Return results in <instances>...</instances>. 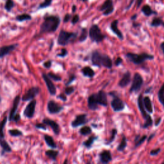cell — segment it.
Returning <instances> with one entry per match:
<instances>
[{
	"instance_id": "obj_17",
	"label": "cell",
	"mask_w": 164,
	"mask_h": 164,
	"mask_svg": "<svg viewBox=\"0 0 164 164\" xmlns=\"http://www.w3.org/2000/svg\"><path fill=\"white\" fill-rule=\"evenodd\" d=\"M18 46V44H14L9 46H5L0 48V58H3L6 55L10 54L11 52L16 49Z\"/></svg>"
},
{
	"instance_id": "obj_13",
	"label": "cell",
	"mask_w": 164,
	"mask_h": 164,
	"mask_svg": "<svg viewBox=\"0 0 164 164\" xmlns=\"http://www.w3.org/2000/svg\"><path fill=\"white\" fill-rule=\"evenodd\" d=\"M42 76L43 80H44V81H45L46 85L47 86L49 94L51 96L56 95L57 88H56L55 85H54V84L51 80V78H49V77L48 76V74H46L45 73H43Z\"/></svg>"
},
{
	"instance_id": "obj_59",
	"label": "cell",
	"mask_w": 164,
	"mask_h": 164,
	"mask_svg": "<svg viewBox=\"0 0 164 164\" xmlns=\"http://www.w3.org/2000/svg\"><path fill=\"white\" fill-rule=\"evenodd\" d=\"M80 1L83 2H87L88 1V0H80Z\"/></svg>"
},
{
	"instance_id": "obj_11",
	"label": "cell",
	"mask_w": 164,
	"mask_h": 164,
	"mask_svg": "<svg viewBox=\"0 0 164 164\" xmlns=\"http://www.w3.org/2000/svg\"><path fill=\"white\" fill-rule=\"evenodd\" d=\"M100 10L103 12L104 16H108L111 14L114 10L113 2L111 0H106L101 6Z\"/></svg>"
},
{
	"instance_id": "obj_49",
	"label": "cell",
	"mask_w": 164,
	"mask_h": 164,
	"mask_svg": "<svg viewBox=\"0 0 164 164\" xmlns=\"http://www.w3.org/2000/svg\"><path fill=\"white\" fill-rule=\"evenodd\" d=\"M57 98L63 101H67V96H66V94L65 93H62V94H59L57 96Z\"/></svg>"
},
{
	"instance_id": "obj_3",
	"label": "cell",
	"mask_w": 164,
	"mask_h": 164,
	"mask_svg": "<svg viewBox=\"0 0 164 164\" xmlns=\"http://www.w3.org/2000/svg\"><path fill=\"white\" fill-rule=\"evenodd\" d=\"M78 36V33L76 32H69L65 30H61L58 36L57 42L61 46H65L68 45L71 41L75 40Z\"/></svg>"
},
{
	"instance_id": "obj_5",
	"label": "cell",
	"mask_w": 164,
	"mask_h": 164,
	"mask_svg": "<svg viewBox=\"0 0 164 164\" xmlns=\"http://www.w3.org/2000/svg\"><path fill=\"white\" fill-rule=\"evenodd\" d=\"M126 57L129 61L135 64H140L144 62L146 60H152L154 58V56L147 53H143L140 55L128 53L126 54Z\"/></svg>"
},
{
	"instance_id": "obj_7",
	"label": "cell",
	"mask_w": 164,
	"mask_h": 164,
	"mask_svg": "<svg viewBox=\"0 0 164 164\" xmlns=\"http://www.w3.org/2000/svg\"><path fill=\"white\" fill-rule=\"evenodd\" d=\"M41 91V88L39 87H33L28 89V91L22 97L21 100L23 101L32 100L37 95L39 94Z\"/></svg>"
},
{
	"instance_id": "obj_32",
	"label": "cell",
	"mask_w": 164,
	"mask_h": 164,
	"mask_svg": "<svg viewBox=\"0 0 164 164\" xmlns=\"http://www.w3.org/2000/svg\"><path fill=\"white\" fill-rule=\"evenodd\" d=\"M15 6V3L13 0H6L5 4V9L6 12H10Z\"/></svg>"
},
{
	"instance_id": "obj_25",
	"label": "cell",
	"mask_w": 164,
	"mask_h": 164,
	"mask_svg": "<svg viewBox=\"0 0 164 164\" xmlns=\"http://www.w3.org/2000/svg\"><path fill=\"white\" fill-rule=\"evenodd\" d=\"M81 72L84 74V76L92 78L95 75V72L94 70L89 66H85L81 69Z\"/></svg>"
},
{
	"instance_id": "obj_39",
	"label": "cell",
	"mask_w": 164,
	"mask_h": 164,
	"mask_svg": "<svg viewBox=\"0 0 164 164\" xmlns=\"http://www.w3.org/2000/svg\"><path fill=\"white\" fill-rule=\"evenodd\" d=\"M48 76L49 77V78H51V80H53L55 81H61L62 80V78L57 75V74H55L53 72H49L48 74Z\"/></svg>"
},
{
	"instance_id": "obj_21",
	"label": "cell",
	"mask_w": 164,
	"mask_h": 164,
	"mask_svg": "<svg viewBox=\"0 0 164 164\" xmlns=\"http://www.w3.org/2000/svg\"><path fill=\"white\" fill-rule=\"evenodd\" d=\"M130 80H131V74L129 71H128L123 75V77L120 80V81H119V85L121 87H125L130 84Z\"/></svg>"
},
{
	"instance_id": "obj_46",
	"label": "cell",
	"mask_w": 164,
	"mask_h": 164,
	"mask_svg": "<svg viewBox=\"0 0 164 164\" xmlns=\"http://www.w3.org/2000/svg\"><path fill=\"white\" fill-rule=\"evenodd\" d=\"M72 19V16L71 14H66L64 17V19H63V22L64 23H68V22Z\"/></svg>"
},
{
	"instance_id": "obj_12",
	"label": "cell",
	"mask_w": 164,
	"mask_h": 164,
	"mask_svg": "<svg viewBox=\"0 0 164 164\" xmlns=\"http://www.w3.org/2000/svg\"><path fill=\"white\" fill-rule=\"evenodd\" d=\"M88 120L87 118V114H80L78 115L75 119L73 120L71 123V126L74 128L79 127L80 126L84 125L88 123Z\"/></svg>"
},
{
	"instance_id": "obj_30",
	"label": "cell",
	"mask_w": 164,
	"mask_h": 164,
	"mask_svg": "<svg viewBox=\"0 0 164 164\" xmlns=\"http://www.w3.org/2000/svg\"><path fill=\"white\" fill-rule=\"evenodd\" d=\"M87 37H88V32L87 28H81V33L79 37V41L80 42H83L85 41L87 39Z\"/></svg>"
},
{
	"instance_id": "obj_33",
	"label": "cell",
	"mask_w": 164,
	"mask_h": 164,
	"mask_svg": "<svg viewBox=\"0 0 164 164\" xmlns=\"http://www.w3.org/2000/svg\"><path fill=\"white\" fill-rule=\"evenodd\" d=\"M142 11H143V12L146 15V16H150L151 14H154V12L152 10L150 6H149L147 5H146L143 7Z\"/></svg>"
},
{
	"instance_id": "obj_9",
	"label": "cell",
	"mask_w": 164,
	"mask_h": 164,
	"mask_svg": "<svg viewBox=\"0 0 164 164\" xmlns=\"http://www.w3.org/2000/svg\"><path fill=\"white\" fill-rule=\"evenodd\" d=\"M36 105H37V101L34 99L29 102L23 111L24 116L28 119H32L35 114Z\"/></svg>"
},
{
	"instance_id": "obj_62",
	"label": "cell",
	"mask_w": 164,
	"mask_h": 164,
	"mask_svg": "<svg viewBox=\"0 0 164 164\" xmlns=\"http://www.w3.org/2000/svg\"><path fill=\"white\" fill-rule=\"evenodd\" d=\"M163 26H164V23H163Z\"/></svg>"
},
{
	"instance_id": "obj_53",
	"label": "cell",
	"mask_w": 164,
	"mask_h": 164,
	"mask_svg": "<svg viewBox=\"0 0 164 164\" xmlns=\"http://www.w3.org/2000/svg\"><path fill=\"white\" fill-rule=\"evenodd\" d=\"M122 61H122V58H120V57H118V58H117L116 61H115V65L119 66V65H120V64L122 63Z\"/></svg>"
},
{
	"instance_id": "obj_45",
	"label": "cell",
	"mask_w": 164,
	"mask_h": 164,
	"mask_svg": "<svg viewBox=\"0 0 164 164\" xmlns=\"http://www.w3.org/2000/svg\"><path fill=\"white\" fill-rule=\"evenodd\" d=\"M79 21H80V16L78 14H75L71 19V23L72 25H76V23H78Z\"/></svg>"
},
{
	"instance_id": "obj_16",
	"label": "cell",
	"mask_w": 164,
	"mask_h": 164,
	"mask_svg": "<svg viewBox=\"0 0 164 164\" xmlns=\"http://www.w3.org/2000/svg\"><path fill=\"white\" fill-rule=\"evenodd\" d=\"M42 123L46 124L47 126H50L55 135H57L60 133V131H61V130H60V126L57 124L56 121L51 120V119H49L48 118H45L42 120Z\"/></svg>"
},
{
	"instance_id": "obj_29",
	"label": "cell",
	"mask_w": 164,
	"mask_h": 164,
	"mask_svg": "<svg viewBox=\"0 0 164 164\" xmlns=\"http://www.w3.org/2000/svg\"><path fill=\"white\" fill-rule=\"evenodd\" d=\"M8 121V117H5L3 120L0 122V139L5 138V133H4V128L6 124V122Z\"/></svg>"
},
{
	"instance_id": "obj_6",
	"label": "cell",
	"mask_w": 164,
	"mask_h": 164,
	"mask_svg": "<svg viewBox=\"0 0 164 164\" xmlns=\"http://www.w3.org/2000/svg\"><path fill=\"white\" fill-rule=\"evenodd\" d=\"M138 106L139 108L140 111H141L142 114H143L144 118L145 119V123L143 126V127L144 128H146L149 126H151L153 124V120L151 117V116L150 115H148L146 112V110H145V107L144 105V100H143V96L140 95L139 97V99H138Z\"/></svg>"
},
{
	"instance_id": "obj_18",
	"label": "cell",
	"mask_w": 164,
	"mask_h": 164,
	"mask_svg": "<svg viewBox=\"0 0 164 164\" xmlns=\"http://www.w3.org/2000/svg\"><path fill=\"white\" fill-rule=\"evenodd\" d=\"M111 106L115 111H119L123 110L124 108V103L121 99H119L117 97H115V98H114V99L111 101Z\"/></svg>"
},
{
	"instance_id": "obj_37",
	"label": "cell",
	"mask_w": 164,
	"mask_h": 164,
	"mask_svg": "<svg viewBox=\"0 0 164 164\" xmlns=\"http://www.w3.org/2000/svg\"><path fill=\"white\" fill-rule=\"evenodd\" d=\"M9 134L12 136V137H19V136H22L23 135V132L21 131L17 130V129H13V130H10L9 131Z\"/></svg>"
},
{
	"instance_id": "obj_57",
	"label": "cell",
	"mask_w": 164,
	"mask_h": 164,
	"mask_svg": "<svg viewBox=\"0 0 164 164\" xmlns=\"http://www.w3.org/2000/svg\"><path fill=\"white\" fill-rule=\"evenodd\" d=\"M160 121H161V118H160V119H158V120L156 121V126H158V124L160 123Z\"/></svg>"
},
{
	"instance_id": "obj_43",
	"label": "cell",
	"mask_w": 164,
	"mask_h": 164,
	"mask_svg": "<svg viewBox=\"0 0 164 164\" xmlns=\"http://www.w3.org/2000/svg\"><path fill=\"white\" fill-rule=\"evenodd\" d=\"M68 55V51L65 48H62L61 49V52L60 53H58L57 55V57H61V58H64L67 55Z\"/></svg>"
},
{
	"instance_id": "obj_52",
	"label": "cell",
	"mask_w": 164,
	"mask_h": 164,
	"mask_svg": "<svg viewBox=\"0 0 164 164\" xmlns=\"http://www.w3.org/2000/svg\"><path fill=\"white\" fill-rule=\"evenodd\" d=\"M160 151V148H158L156 149V150H152L150 153V154L151 155H156L158 154Z\"/></svg>"
},
{
	"instance_id": "obj_24",
	"label": "cell",
	"mask_w": 164,
	"mask_h": 164,
	"mask_svg": "<svg viewBox=\"0 0 164 164\" xmlns=\"http://www.w3.org/2000/svg\"><path fill=\"white\" fill-rule=\"evenodd\" d=\"M44 139L46 142V143L47 144V145L51 149H54L55 150V149L57 147L56 143L51 136L48 135H45L44 136Z\"/></svg>"
},
{
	"instance_id": "obj_44",
	"label": "cell",
	"mask_w": 164,
	"mask_h": 164,
	"mask_svg": "<svg viewBox=\"0 0 164 164\" xmlns=\"http://www.w3.org/2000/svg\"><path fill=\"white\" fill-rule=\"evenodd\" d=\"M35 128L37 129H41L43 130H47V125L44 123H37L35 124Z\"/></svg>"
},
{
	"instance_id": "obj_20",
	"label": "cell",
	"mask_w": 164,
	"mask_h": 164,
	"mask_svg": "<svg viewBox=\"0 0 164 164\" xmlns=\"http://www.w3.org/2000/svg\"><path fill=\"white\" fill-rule=\"evenodd\" d=\"M98 104L95 98V94H91L88 98V107L90 110H96L98 108Z\"/></svg>"
},
{
	"instance_id": "obj_1",
	"label": "cell",
	"mask_w": 164,
	"mask_h": 164,
	"mask_svg": "<svg viewBox=\"0 0 164 164\" xmlns=\"http://www.w3.org/2000/svg\"><path fill=\"white\" fill-rule=\"evenodd\" d=\"M61 18L58 16L50 15L44 17V21L40 27V33L56 32L61 24Z\"/></svg>"
},
{
	"instance_id": "obj_41",
	"label": "cell",
	"mask_w": 164,
	"mask_h": 164,
	"mask_svg": "<svg viewBox=\"0 0 164 164\" xmlns=\"http://www.w3.org/2000/svg\"><path fill=\"white\" fill-rule=\"evenodd\" d=\"M74 90H75V89H74V88L73 87H71V86H66V87L65 88V90H64V93L66 94V95H68V96H69L71 94H72Z\"/></svg>"
},
{
	"instance_id": "obj_36",
	"label": "cell",
	"mask_w": 164,
	"mask_h": 164,
	"mask_svg": "<svg viewBox=\"0 0 164 164\" xmlns=\"http://www.w3.org/2000/svg\"><path fill=\"white\" fill-rule=\"evenodd\" d=\"M96 139H97L96 137H94V136L91 137L87 140L84 142L83 144L87 148H91L92 145L94 143V142L95 141V140H96Z\"/></svg>"
},
{
	"instance_id": "obj_47",
	"label": "cell",
	"mask_w": 164,
	"mask_h": 164,
	"mask_svg": "<svg viewBox=\"0 0 164 164\" xmlns=\"http://www.w3.org/2000/svg\"><path fill=\"white\" fill-rule=\"evenodd\" d=\"M116 133H117V130H112V133H111V137H110V140L107 143V144H110L111 143H112V142L114 140V139H115V137L116 135Z\"/></svg>"
},
{
	"instance_id": "obj_19",
	"label": "cell",
	"mask_w": 164,
	"mask_h": 164,
	"mask_svg": "<svg viewBox=\"0 0 164 164\" xmlns=\"http://www.w3.org/2000/svg\"><path fill=\"white\" fill-rule=\"evenodd\" d=\"M100 158L101 163H108L112 160L111 153L109 151H103L100 154Z\"/></svg>"
},
{
	"instance_id": "obj_54",
	"label": "cell",
	"mask_w": 164,
	"mask_h": 164,
	"mask_svg": "<svg viewBox=\"0 0 164 164\" xmlns=\"http://www.w3.org/2000/svg\"><path fill=\"white\" fill-rule=\"evenodd\" d=\"M76 11V6L75 5H73L72 6V12L74 14Z\"/></svg>"
},
{
	"instance_id": "obj_55",
	"label": "cell",
	"mask_w": 164,
	"mask_h": 164,
	"mask_svg": "<svg viewBox=\"0 0 164 164\" xmlns=\"http://www.w3.org/2000/svg\"><path fill=\"white\" fill-rule=\"evenodd\" d=\"M143 0H137V6L138 7H139L141 5L142 3H143Z\"/></svg>"
},
{
	"instance_id": "obj_31",
	"label": "cell",
	"mask_w": 164,
	"mask_h": 164,
	"mask_svg": "<svg viewBox=\"0 0 164 164\" xmlns=\"http://www.w3.org/2000/svg\"><path fill=\"white\" fill-rule=\"evenodd\" d=\"M79 133H80V135H88L89 134H91L92 133V128L90 127V126H84V127H82Z\"/></svg>"
},
{
	"instance_id": "obj_51",
	"label": "cell",
	"mask_w": 164,
	"mask_h": 164,
	"mask_svg": "<svg viewBox=\"0 0 164 164\" xmlns=\"http://www.w3.org/2000/svg\"><path fill=\"white\" fill-rule=\"evenodd\" d=\"M21 119V116L19 114H17L14 115V119H13V121H14L15 123H18Z\"/></svg>"
},
{
	"instance_id": "obj_61",
	"label": "cell",
	"mask_w": 164,
	"mask_h": 164,
	"mask_svg": "<svg viewBox=\"0 0 164 164\" xmlns=\"http://www.w3.org/2000/svg\"><path fill=\"white\" fill-rule=\"evenodd\" d=\"M2 98H1V96H0V103L2 102Z\"/></svg>"
},
{
	"instance_id": "obj_35",
	"label": "cell",
	"mask_w": 164,
	"mask_h": 164,
	"mask_svg": "<svg viewBox=\"0 0 164 164\" xmlns=\"http://www.w3.org/2000/svg\"><path fill=\"white\" fill-rule=\"evenodd\" d=\"M52 2H53V0H44L43 2H42L38 6V9H46L47 7H49L51 6Z\"/></svg>"
},
{
	"instance_id": "obj_10",
	"label": "cell",
	"mask_w": 164,
	"mask_h": 164,
	"mask_svg": "<svg viewBox=\"0 0 164 164\" xmlns=\"http://www.w3.org/2000/svg\"><path fill=\"white\" fill-rule=\"evenodd\" d=\"M48 111L51 114H57L64 110V107L53 100H50L48 103Z\"/></svg>"
},
{
	"instance_id": "obj_56",
	"label": "cell",
	"mask_w": 164,
	"mask_h": 164,
	"mask_svg": "<svg viewBox=\"0 0 164 164\" xmlns=\"http://www.w3.org/2000/svg\"><path fill=\"white\" fill-rule=\"evenodd\" d=\"M161 48H162L163 53V54H164V42H162V44H161Z\"/></svg>"
},
{
	"instance_id": "obj_22",
	"label": "cell",
	"mask_w": 164,
	"mask_h": 164,
	"mask_svg": "<svg viewBox=\"0 0 164 164\" xmlns=\"http://www.w3.org/2000/svg\"><path fill=\"white\" fill-rule=\"evenodd\" d=\"M117 25H118V21L117 20L114 21L112 23H111V25H110L111 29L119 37V39H123V35L121 33V32L119 29Z\"/></svg>"
},
{
	"instance_id": "obj_2",
	"label": "cell",
	"mask_w": 164,
	"mask_h": 164,
	"mask_svg": "<svg viewBox=\"0 0 164 164\" xmlns=\"http://www.w3.org/2000/svg\"><path fill=\"white\" fill-rule=\"evenodd\" d=\"M91 61L93 65L100 67L103 66L106 68L110 69L112 67V61L107 55H103L98 51H94L92 53Z\"/></svg>"
},
{
	"instance_id": "obj_4",
	"label": "cell",
	"mask_w": 164,
	"mask_h": 164,
	"mask_svg": "<svg viewBox=\"0 0 164 164\" xmlns=\"http://www.w3.org/2000/svg\"><path fill=\"white\" fill-rule=\"evenodd\" d=\"M88 35L91 41L96 43H99L103 41L105 38V36L102 33L100 27L97 25H93L89 29Z\"/></svg>"
},
{
	"instance_id": "obj_58",
	"label": "cell",
	"mask_w": 164,
	"mask_h": 164,
	"mask_svg": "<svg viewBox=\"0 0 164 164\" xmlns=\"http://www.w3.org/2000/svg\"><path fill=\"white\" fill-rule=\"evenodd\" d=\"M136 17H137V15H136V14H135V15H134V16H133V17H132V18H131V19H135V18H136Z\"/></svg>"
},
{
	"instance_id": "obj_50",
	"label": "cell",
	"mask_w": 164,
	"mask_h": 164,
	"mask_svg": "<svg viewBox=\"0 0 164 164\" xmlns=\"http://www.w3.org/2000/svg\"><path fill=\"white\" fill-rule=\"evenodd\" d=\"M44 67L46 69H49L52 65V61H48L46 62H44L43 64Z\"/></svg>"
},
{
	"instance_id": "obj_27",
	"label": "cell",
	"mask_w": 164,
	"mask_h": 164,
	"mask_svg": "<svg viewBox=\"0 0 164 164\" xmlns=\"http://www.w3.org/2000/svg\"><path fill=\"white\" fill-rule=\"evenodd\" d=\"M58 154H59V151H55L54 150H48L46 151V155L48 156V157L54 161H56L57 156H58Z\"/></svg>"
},
{
	"instance_id": "obj_14",
	"label": "cell",
	"mask_w": 164,
	"mask_h": 164,
	"mask_svg": "<svg viewBox=\"0 0 164 164\" xmlns=\"http://www.w3.org/2000/svg\"><path fill=\"white\" fill-rule=\"evenodd\" d=\"M95 98L98 105H100L103 107L107 106L108 105L107 96L105 92L103 91H99L97 94H95Z\"/></svg>"
},
{
	"instance_id": "obj_26",
	"label": "cell",
	"mask_w": 164,
	"mask_h": 164,
	"mask_svg": "<svg viewBox=\"0 0 164 164\" xmlns=\"http://www.w3.org/2000/svg\"><path fill=\"white\" fill-rule=\"evenodd\" d=\"M143 100H144V105L146 110L149 113H153V107L150 98H149L148 96H146L143 99Z\"/></svg>"
},
{
	"instance_id": "obj_15",
	"label": "cell",
	"mask_w": 164,
	"mask_h": 164,
	"mask_svg": "<svg viewBox=\"0 0 164 164\" xmlns=\"http://www.w3.org/2000/svg\"><path fill=\"white\" fill-rule=\"evenodd\" d=\"M20 100H21V97H20V96L18 95V96H16V98H14V100L13 101V105H12V107L11 110L10 111V114H9V120L10 121H13L14 115L16 114L17 110H18L19 103H20Z\"/></svg>"
},
{
	"instance_id": "obj_8",
	"label": "cell",
	"mask_w": 164,
	"mask_h": 164,
	"mask_svg": "<svg viewBox=\"0 0 164 164\" xmlns=\"http://www.w3.org/2000/svg\"><path fill=\"white\" fill-rule=\"evenodd\" d=\"M143 84V79L139 73H135L134 75L133 83L130 88V92H138Z\"/></svg>"
},
{
	"instance_id": "obj_42",
	"label": "cell",
	"mask_w": 164,
	"mask_h": 164,
	"mask_svg": "<svg viewBox=\"0 0 164 164\" xmlns=\"http://www.w3.org/2000/svg\"><path fill=\"white\" fill-rule=\"evenodd\" d=\"M76 79V76L75 74H71V75L69 76V78L68 81L65 83V86H69V85H71Z\"/></svg>"
},
{
	"instance_id": "obj_48",
	"label": "cell",
	"mask_w": 164,
	"mask_h": 164,
	"mask_svg": "<svg viewBox=\"0 0 164 164\" xmlns=\"http://www.w3.org/2000/svg\"><path fill=\"white\" fill-rule=\"evenodd\" d=\"M147 139V136L146 135H144V136H143V137H142L141 139H139V140L137 142V143H136V147H137V146H140V144H143V143H144V142L145 141V140Z\"/></svg>"
},
{
	"instance_id": "obj_38",
	"label": "cell",
	"mask_w": 164,
	"mask_h": 164,
	"mask_svg": "<svg viewBox=\"0 0 164 164\" xmlns=\"http://www.w3.org/2000/svg\"><path fill=\"white\" fill-rule=\"evenodd\" d=\"M126 146H127V143H126V139L125 137H123L121 144H119V146L117 147V150L119 151H123L125 149V147H126Z\"/></svg>"
},
{
	"instance_id": "obj_28",
	"label": "cell",
	"mask_w": 164,
	"mask_h": 164,
	"mask_svg": "<svg viewBox=\"0 0 164 164\" xmlns=\"http://www.w3.org/2000/svg\"><path fill=\"white\" fill-rule=\"evenodd\" d=\"M32 17L28 14H21V15H18V16H17L16 18V21H18L19 22H23L25 21H29V20H32Z\"/></svg>"
},
{
	"instance_id": "obj_23",
	"label": "cell",
	"mask_w": 164,
	"mask_h": 164,
	"mask_svg": "<svg viewBox=\"0 0 164 164\" xmlns=\"http://www.w3.org/2000/svg\"><path fill=\"white\" fill-rule=\"evenodd\" d=\"M0 146L2 148V155H3L5 153H11L12 151L9 143L4 139H0Z\"/></svg>"
},
{
	"instance_id": "obj_34",
	"label": "cell",
	"mask_w": 164,
	"mask_h": 164,
	"mask_svg": "<svg viewBox=\"0 0 164 164\" xmlns=\"http://www.w3.org/2000/svg\"><path fill=\"white\" fill-rule=\"evenodd\" d=\"M158 100L160 102L162 103V105L164 107V84L161 87L160 89L158 91Z\"/></svg>"
},
{
	"instance_id": "obj_40",
	"label": "cell",
	"mask_w": 164,
	"mask_h": 164,
	"mask_svg": "<svg viewBox=\"0 0 164 164\" xmlns=\"http://www.w3.org/2000/svg\"><path fill=\"white\" fill-rule=\"evenodd\" d=\"M162 24H163L162 20L160 18H154L153 19L152 23H151V26H160Z\"/></svg>"
},
{
	"instance_id": "obj_60",
	"label": "cell",
	"mask_w": 164,
	"mask_h": 164,
	"mask_svg": "<svg viewBox=\"0 0 164 164\" xmlns=\"http://www.w3.org/2000/svg\"><path fill=\"white\" fill-rule=\"evenodd\" d=\"M68 163V160H67L64 162V163Z\"/></svg>"
}]
</instances>
